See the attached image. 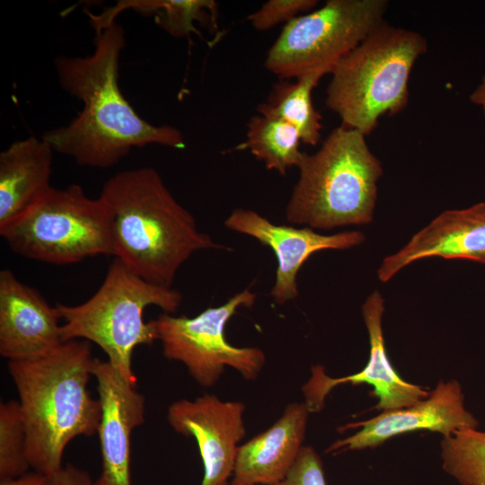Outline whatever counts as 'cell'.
<instances>
[{
    "label": "cell",
    "instance_id": "cell-24",
    "mask_svg": "<svg viewBox=\"0 0 485 485\" xmlns=\"http://www.w3.org/2000/svg\"><path fill=\"white\" fill-rule=\"evenodd\" d=\"M317 0H269L248 16L251 26L258 31H267L281 22H289L300 13L310 12Z\"/></svg>",
    "mask_w": 485,
    "mask_h": 485
},
{
    "label": "cell",
    "instance_id": "cell-2",
    "mask_svg": "<svg viewBox=\"0 0 485 485\" xmlns=\"http://www.w3.org/2000/svg\"><path fill=\"white\" fill-rule=\"evenodd\" d=\"M100 198L110 216L113 257L149 283L171 288L181 266L195 252L224 248L198 229L192 214L153 168L114 174Z\"/></svg>",
    "mask_w": 485,
    "mask_h": 485
},
{
    "label": "cell",
    "instance_id": "cell-5",
    "mask_svg": "<svg viewBox=\"0 0 485 485\" xmlns=\"http://www.w3.org/2000/svg\"><path fill=\"white\" fill-rule=\"evenodd\" d=\"M427 49L420 33L383 23L333 66L326 106L342 126L370 135L408 105L412 67Z\"/></svg>",
    "mask_w": 485,
    "mask_h": 485
},
{
    "label": "cell",
    "instance_id": "cell-10",
    "mask_svg": "<svg viewBox=\"0 0 485 485\" xmlns=\"http://www.w3.org/2000/svg\"><path fill=\"white\" fill-rule=\"evenodd\" d=\"M245 406L204 393L194 400L172 402L167 421L173 430L192 436L201 456L204 473L200 485H229L234 475L238 444L244 437Z\"/></svg>",
    "mask_w": 485,
    "mask_h": 485
},
{
    "label": "cell",
    "instance_id": "cell-12",
    "mask_svg": "<svg viewBox=\"0 0 485 485\" xmlns=\"http://www.w3.org/2000/svg\"><path fill=\"white\" fill-rule=\"evenodd\" d=\"M384 300L377 290L372 292L362 305L366 326L370 352L366 366L358 373L338 378L328 376L323 366L312 367L309 380L303 385L304 404L310 413L322 410L330 392L342 384H368L374 387L373 394L378 398L377 410H392L413 405L429 394L419 385L401 378L392 367L384 348L382 317Z\"/></svg>",
    "mask_w": 485,
    "mask_h": 485
},
{
    "label": "cell",
    "instance_id": "cell-15",
    "mask_svg": "<svg viewBox=\"0 0 485 485\" xmlns=\"http://www.w3.org/2000/svg\"><path fill=\"white\" fill-rule=\"evenodd\" d=\"M59 311L10 269L0 271V354L8 361L33 359L64 341Z\"/></svg>",
    "mask_w": 485,
    "mask_h": 485
},
{
    "label": "cell",
    "instance_id": "cell-17",
    "mask_svg": "<svg viewBox=\"0 0 485 485\" xmlns=\"http://www.w3.org/2000/svg\"><path fill=\"white\" fill-rule=\"evenodd\" d=\"M309 414L304 402H291L269 428L239 445L231 485L280 481L304 446Z\"/></svg>",
    "mask_w": 485,
    "mask_h": 485
},
{
    "label": "cell",
    "instance_id": "cell-4",
    "mask_svg": "<svg viewBox=\"0 0 485 485\" xmlns=\"http://www.w3.org/2000/svg\"><path fill=\"white\" fill-rule=\"evenodd\" d=\"M297 168L285 210L288 223L331 230L372 222L383 167L365 135L341 125L318 151L303 153Z\"/></svg>",
    "mask_w": 485,
    "mask_h": 485
},
{
    "label": "cell",
    "instance_id": "cell-7",
    "mask_svg": "<svg viewBox=\"0 0 485 485\" xmlns=\"http://www.w3.org/2000/svg\"><path fill=\"white\" fill-rule=\"evenodd\" d=\"M10 250L27 259L57 265L98 255L114 256L109 210L71 184L51 187L38 201L0 228Z\"/></svg>",
    "mask_w": 485,
    "mask_h": 485
},
{
    "label": "cell",
    "instance_id": "cell-22",
    "mask_svg": "<svg viewBox=\"0 0 485 485\" xmlns=\"http://www.w3.org/2000/svg\"><path fill=\"white\" fill-rule=\"evenodd\" d=\"M444 470L460 485H485V432L466 428L444 437Z\"/></svg>",
    "mask_w": 485,
    "mask_h": 485
},
{
    "label": "cell",
    "instance_id": "cell-18",
    "mask_svg": "<svg viewBox=\"0 0 485 485\" xmlns=\"http://www.w3.org/2000/svg\"><path fill=\"white\" fill-rule=\"evenodd\" d=\"M54 152L42 137L31 136L0 153V228L49 190Z\"/></svg>",
    "mask_w": 485,
    "mask_h": 485
},
{
    "label": "cell",
    "instance_id": "cell-3",
    "mask_svg": "<svg viewBox=\"0 0 485 485\" xmlns=\"http://www.w3.org/2000/svg\"><path fill=\"white\" fill-rule=\"evenodd\" d=\"M89 341H65L41 357L8 361L26 434V455L35 472L59 470L67 445L97 433L101 404L87 389L93 375Z\"/></svg>",
    "mask_w": 485,
    "mask_h": 485
},
{
    "label": "cell",
    "instance_id": "cell-26",
    "mask_svg": "<svg viewBox=\"0 0 485 485\" xmlns=\"http://www.w3.org/2000/svg\"><path fill=\"white\" fill-rule=\"evenodd\" d=\"M93 481L87 472L66 463L57 472L46 476L42 485H93Z\"/></svg>",
    "mask_w": 485,
    "mask_h": 485
},
{
    "label": "cell",
    "instance_id": "cell-16",
    "mask_svg": "<svg viewBox=\"0 0 485 485\" xmlns=\"http://www.w3.org/2000/svg\"><path fill=\"white\" fill-rule=\"evenodd\" d=\"M433 257L485 264V202L439 214L401 249L383 260L377 277L388 282L406 266Z\"/></svg>",
    "mask_w": 485,
    "mask_h": 485
},
{
    "label": "cell",
    "instance_id": "cell-23",
    "mask_svg": "<svg viewBox=\"0 0 485 485\" xmlns=\"http://www.w3.org/2000/svg\"><path fill=\"white\" fill-rule=\"evenodd\" d=\"M31 467L19 401L0 403V479L15 478Z\"/></svg>",
    "mask_w": 485,
    "mask_h": 485
},
{
    "label": "cell",
    "instance_id": "cell-28",
    "mask_svg": "<svg viewBox=\"0 0 485 485\" xmlns=\"http://www.w3.org/2000/svg\"><path fill=\"white\" fill-rule=\"evenodd\" d=\"M469 99L472 104L481 108L485 118V75L478 86L472 92Z\"/></svg>",
    "mask_w": 485,
    "mask_h": 485
},
{
    "label": "cell",
    "instance_id": "cell-27",
    "mask_svg": "<svg viewBox=\"0 0 485 485\" xmlns=\"http://www.w3.org/2000/svg\"><path fill=\"white\" fill-rule=\"evenodd\" d=\"M45 478L46 475L34 471L15 478L0 479V485H42Z\"/></svg>",
    "mask_w": 485,
    "mask_h": 485
},
{
    "label": "cell",
    "instance_id": "cell-20",
    "mask_svg": "<svg viewBox=\"0 0 485 485\" xmlns=\"http://www.w3.org/2000/svg\"><path fill=\"white\" fill-rule=\"evenodd\" d=\"M125 9L154 16L156 23L174 37L197 32L196 22L216 24V4L212 0H124L100 14L88 13V16L97 31L115 22L118 14Z\"/></svg>",
    "mask_w": 485,
    "mask_h": 485
},
{
    "label": "cell",
    "instance_id": "cell-1",
    "mask_svg": "<svg viewBox=\"0 0 485 485\" xmlns=\"http://www.w3.org/2000/svg\"><path fill=\"white\" fill-rule=\"evenodd\" d=\"M94 42V50L87 57L55 59L61 87L84 107L66 126L48 130L42 137L55 152L93 168L114 166L134 147L184 148V137L178 128L146 121L122 94L119 67L126 46L123 27L116 22L110 23L95 31Z\"/></svg>",
    "mask_w": 485,
    "mask_h": 485
},
{
    "label": "cell",
    "instance_id": "cell-21",
    "mask_svg": "<svg viewBox=\"0 0 485 485\" xmlns=\"http://www.w3.org/2000/svg\"><path fill=\"white\" fill-rule=\"evenodd\" d=\"M298 131L290 124L260 114L252 116L247 125L246 139L238 148L247 149L268 170L286 175L297 167L303 152Z\"/></svg>",
    "mask_w": 485,
    "mask_h": 485
},
{
    "label": "cell",
    "instance_id": "cell-9",
    "mask_svg": "<svg viewBox=\"0 0 485 485\" xmlns=\"http://www.w3.org/2000/svg\"><path fill=\"white\" fill-rule=\"evenodd\" d=\"M256 294L244 289L226 303L208 307L194 317L163 313L152 320L163 356L179 361L202 387L215 385L225 368L235 369L245 380H256L264 367L266 356L256 347L239 348L227 341L225 328L241 307H252Z\"/></svg>",
    "mask_w": 485,
    "mask_h": 485
},
{
    "label": "cell",
    "instance_id": "cell-13",
    "mask_svg": "<svg viewBox=\"0 0 485 485\" xmlns=\"http://www.w3.org/2000/svg\"><path fill=\"white\" fill-rule=\"evenodd\" d=\"M479 423L463 405V394L455 380L440 381L420 401L401 409L385 410L366 421L346 428L362 427L354 435L331 445L326 453L375 447L406 432L430 430L448 437L458 430L476 428Z\"/></svg>",
    "mask_w": 485,
    "mask_h": 485
},
{
    "label": "cell",
    "instance_id": "cell-14",
    "mask_svg": "<svg viewBox=\"0 0 485 485\" xmlns=\"http://www.w3.org/2000/svg\"><path fill=\"white\" fill-rule=\"evenodd\" d=\"M101 404L98 435L101 472L93 485H131L130 436L145 419V397L106 360L94 358L92 370Z\"/></svg>",
    "mask_w": 485,
    "mask_h": 485
},
{
    "label": "cell",
    "instance_id": "cell-6",
    "mask_svg": "<svg viewBox=\"0 0 485 485\" xmlns=\"http://www.w3.org/2000/svg\"><path fill=\"white\" fill-rule=\"evenodd\" d=\"M181 300L177 289L149 283L113 257L103 282L89 299L75 305L57 304L63 322L62 340L98 345L119 375L136 386L134 350L157 340L153 321L144 320L145 309L155 305L172 314Z\"/></svg>",
    "mask_w": 485,
    "mask_h": 485
},
{
    "label": "cell",
    "instance_id": "cell-8",
    "mask_svg": "<svg viewBox=\"0 0 485 485\" xmlns=\"http://www.w3.org/2000/svg\"><path fill=\"white\" fill-rule=\"evenodd\" d=\"M386 0H328L286 23L269 48L265 68L281 80L333 66L384 23Z\"/></svg>",
    "mask_w": 485,
    "mask_h": 485
},
{
    "label": "cell",
    "instance_id": "cell-11",
    "mask_svg": "<svg viewBox=\"0 0 485 485\" xmlns=\"http://www.w3.org/2000/svg\"><path fill=\"white\" fill-rule=\"evenodd\" d=\"M224 224L227 229L253 237L274 251L278 268L270 295L278 304L298 296L297 274L313 253L324 250H348L366 240L359 231L322 234L307 226L296 228L275 225L258 212L245 208L234 209Z\"/></svg>",
    "mask_w": 485,
    "mask_h": 485
},
{
    "label": "cell",
    "instance_id": "cell-25",
    "mask_svg": "<svg viewBox=\"0 0 485 485\" xmlns=\"http://www.w3.org/2000/svg\"><path fill=\"white\" fill-rule=\"evenodd\" d=\"M273 485H327L317 452L310 445H304L287 474Z\"/></svg>",
    "mask_w": 485,
    "mask_h": 485
},
{
    "label": "cell",
    "instance_id": "cell-19",
    "mask_svg": "<svg viewBox=\"0 0 485 485\" xmlns=\"http://www.w3.org/2000/svg\"><path fill=\"white\" fill-rule=\"evenodd\" d=\"M325 74L313 72L276 84L267 100L257 110L259 114L281 119L292 125L303 143L316 146L321 138L322 115L315 110L312 92Z\"/></svg>",
    "mask_w": 485,
    "mask_h": 485
}]
</instances>
